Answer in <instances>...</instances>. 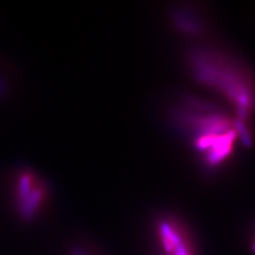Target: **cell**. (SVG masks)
Instances as JSON below:
<instances>
[{"mask_svg":"<svg viewBox=\"0 0 255 255\" xmlns=\"http://www.w3.org/2000/svg\"><path fill=\"white\" fill-rule=\"evenodd\" d=\"M11 204L19 219L32 222L49 205L51 188L40 173L30 168H19L10 179Z\"/></svg>","mask_w":255,"mask_h":255,"instance_id":"3957f363","label":"cell"},{"mask_svg":"<svg viewBox=\"0 0 255 255\" xmlns=\"http://www.w3.org/2000/svg\"><path fill=\"white\" fill-rule=\"evenodd\" d=\"M190 127L195 129L196 147L211 166L221 163L231 153L236 136L232 121L214 110L197 107L187 112Z\"/></svg>","mask_w":255,"mask_h":255,"instance_id":"6da1fadb","label":"cell"},{"mask_svg":"<svg viewBox=\"0 0 255 255\" xmlns=\"http://www.w3.org/2000/svg\"><path fill=\"white\" fill-rule=\"evenodd\" d=\"M154 232L160 255H196L191 234L176 217H161L156 221Z\"/></svg>","mask_w":255,"mask_h":255,"instance_id":"277c9868","label":"cell"},{"mask_svg":"<svg viewBox=\"0 0 255 255\" xmlns=\"http://www.w3.org/2000/svg\"><path fill=\"white\" fill-rule=\"evenodd\" d=\"M196 70L202 82L212 85L224 93L237 110L239 117L245 120L250 116L255 105V93L253 84L233 69L230 70L229 64H225L213 57H201L196 59Z\"/></svg>","mask_w":255,"mask_h":255,"instance_id":"7a4b0ae2","label":"cell"},{"mask_svg":"<svg viewBox=\"0 0 255 255\" xmlns=\"http://www.w3.org/2000/svg\"><path fill=\"white\" fill-rule=\"evenodd\" d=\"M69 255H99L94 249L86 245H74L70 251Z\"/></svg>","mask_w":255,"mask_h":255,"instance_id":"5b68a950","label":"cell"}]
</instances>
